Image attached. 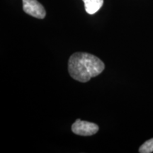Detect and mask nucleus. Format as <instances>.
I'll list each match as a JSON object with an SVG mask.
<instances>
[{"mask_svg":"<svg viewBox=\"0 0 153 153\" xmlns=\"http://www.w3.org/2000/svg\"><path fill=\"white\" fill-rule=\"evenodd\" d=\"M105 65L99 57L88 53L77 52L69 59L68 71L74 79L87 82L104 70Z\"/></svg>","mask_w":153,"mask_h":153,"instance_id":"1","label":"nucleus"},{"mask_svg":"<svg viewBox=\"0 0 153 153\" xmlns=\"http://www.w3.org/2000/svg\"><path fill=\"white\" fill-rule=\"evenodd\" d=\"M99 126L91 122L77 119L72 126V131L74 134L82 136H90L99 131Z\"/></svg>","mask_w":153,"mask_h":153,"instance_id":"2","label":"nucleus"},{"mask_svg":"<svg viewBox=\"0 0 153 153\" xmlns=\"http://www.w3.org/2000/svg\"><path fill=\"white\" fill-rule=\"evenodd\" d=\"M22 1L23 9L26 14L39 19L45 18L46 11L37 0H22Z\"/></svg>","mask_w":153,"mask_h":153,"instance_id":"3","label":"nucleus"},{"mask_svg":"<svg viewBox=\"0 0 153 153\" xmlns=\"http://www.w3.org/2000/svg\"><path fill=\"white\" fill-rule=\"evenodd\" d=\"M85 10L89 14H94L101 8L104 0H83Z\"/></svg>","mask_w":153,"mask_h":153,"instance_id":"4","label":"nucleus"},{"mask_svg":"<svg viewBox=\"0 0 153 153\" xmlns=\"http://www.w3.org/2000/svg\"><path fill=\"white\" fill-rule=\"evenodd\" d=\"M153 152V138L148 140L141 145L139 148L140 153H151Z\"/></svg>","mask_w":153,"mask_h":153,"instance_id":"5","label":"nucleus"}]
</instances>
